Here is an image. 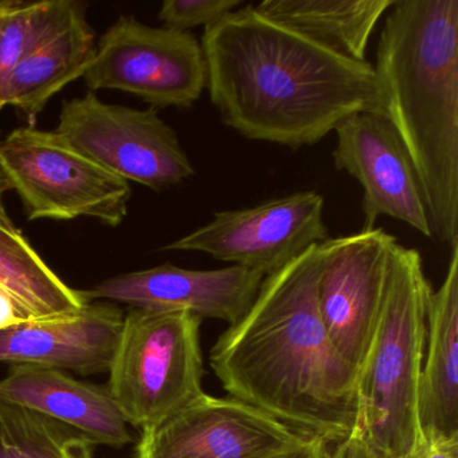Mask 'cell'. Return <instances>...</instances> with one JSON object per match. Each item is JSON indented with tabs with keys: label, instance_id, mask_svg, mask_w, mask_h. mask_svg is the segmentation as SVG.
<instances>
[{
	"label": "cell",
	"instance_id": "cell-22",
	"mask_svg": "<svg viewBox=\"0 0 458 458\" xmlns=\"http://www.w3.org/2000/svg\"><path fill=\"white\" fill-rule=\"evenodd\" d=\"M242 4L241 0H165L159 12L165 28L186 31L213 25Z\"/></svg>",
	"mask_w": 458,
	"mask_h": 458
},
{
	"label": "cell",
	"instance_id": "cell-6",
	"mask_svg": "<svg viewBox=\"0 0 458 458\" xmlns=\"http://www.w3.org/2000/svg\"><path fill=\"white\" fill-rule=\"evenodd\" d=\"M17 192L29 221L95 218L120 226L130 183L103 170L53 131L18 128L0 143V192Z\"/></svg>",
	"mask_w": 458,
	"mask_h": 458
},
{
	"label": "cell",
	"instance_id": "cell-19",
	"mask_svg": "<svg viewBox=\"0 0 458 458\" xmlns=\"http://www.w3.org/2000/svg\"><path fill=\"white\" fill-rule=\"evenodd\" d=\"M0 291L23 320L71 315L89 304L84 291L66 285L14 225L0 224Z\"/></svg>",
	"mask_w": 458,
	"mask_h": 458
},
{
	"label": "cell",
	"instance_id": "cell-10",
	"mask_svg": "<svg viewBox=\"0 0 458 458\" xmlns=\"http://www.w3.org/2000/svg\"><path fill=\"white\" fill-rule=\"evenodd\" d=\"M310 438L233 396L205 394L141 433L136 458H270Z\"/></svg>",
	"mask_w": 458,
	"mask_h": 458
},
{
	"label": "cell",
	"instance_id": "cell-16",
	"mask_svg": "<svg viewBox=\"0 0 458 458\" xmlns=\"http://www.w3.org/2000/svg\"><path fill=\"white\" fill-rule=\"evenodd\" d=\"M418 387V420L426 437L458 436V240L446 275L428 305V336Z\"/></svg>",
	"mask_w": 458,
	"mask_h": 458
},
{
	"label": "cell",
	"instance_id": "cell-7",
	"mask_svg": "<svg viewBox=\"0 0 458 458\" xmlns=\"http://www.w3.org/2000/svg\"><path fill=\"white\" fill-rule=\"evenodd\" d=\"M55 132L128 183L135 182L162 191L195 174L175 131L155 108L112 106L89 92L63 104Z\"/></svg>",
	"mask_w": 458,
	"mask_h": 458
},
{
	"label": "cell",
	"instance_id": "cell-3",
	"mask_svg": "<svg viewBox=\"0 0 458 458\" xmlns=\"http://www.w3.org/2000/svg\"><path fill=\"white\" fill-rule=\"evenodd\" d=\"M422 190L431 235L458 240V0H395L374 68Z\"/></svg>",
	"mask_w": 458,
	"mask_h": 458
},
{
	"label": "cell",
	"instance_id": "cell-2",
	"mask_svg": "<svg viewBox=\"0 0 458 458\" xmlns=\"http://www.w3.org/2000/svg\"><path fill=\"white\" fill-rule=\"evenodd\" d=\"M200 47L211 103L249 140L297 149L323 140L351 114L386 116L371 64L335 55L253 4L205 28Z\"/></svg>",
	"mask_w": 458,
	"mask_h": 458
},
{
	"label": "cell",
	"instance_id": "cell-18",
	"mask_svg": "<svg viewBox=\"0 0 458 458\" xmlns=\"http://www.w3.org/2000/svg\"><path fill=\"white\" fill-rule=\"evenodd\" d=\"M395 0H264L256 10L324 49L364 63L369 37Z\"/></svg>",
	"mask_w": 458,
	"mask_h": 458
},
{
	"label": "cell",
	"instance_id": "cell-4",
	"mask_svg": "<svg viewBox=\"0 0 458 458\" xmlns=\"http://www.w3.org/2000/svg\"><path fill=\"white\" fill-rule=\"evenodd\" d=\"M431 292L420 251L394 243L377 328L358 372L355 433L382 458L406 457L422 437L418 387Z\"/></svg>",
	"mask_w": 458,
	"mask_h": 458
},
{
	"label": "cell",
	"instance_id": "cell-17",
	"mask_svg": "<svg viewBox=\"0 0 458 458\" xmlns=\"http://www.w3.org/2000/svg\"><path fill=\"white\" fill-rule=\"evenodd\" d=\"M95 34L79 4L58 30L15 66L7 84L4 104L36 119L50 98L84 76L95 57Z\"/></svg>",
	"mask_w": 458,
	"mask_h": 458
},
{
	"label": "cell",
	"instance_id": "cell-20",
	"mask_svg": "<svg viewBox=\"0 0 458 458\" xmlns=\"http://www.w3.org/2000/svg\"><path fill=\"white\" fill-rule=\"evenodd\" d=\"M0 458H95L76 428L0 399Z\"/></svg>",
	"mask_w": 458,
	"mask_h": 458
},
{
	"label": "cell",
	"instance_id": "cell-14",
	"mask_svg": "<svg viewBox=\"0 0 458 458\" xmlns=\"http://www.w3.org/2000/svg\"><path fill=\"white\" fill-rule=\"evenodd\" d=\"M124 313L114 302H89L79 312L22 320L0 329V363L33 364L81 375L109 372Z\"/></svg>",
	"mask_w": 458,
	"mask_h": 458
},
{
	"label": "cell",
	"instance_id": "cell-15",
	"mask_svg": "<svg viewBox=\"0 0 458 458\" xmlns=\"http://www.w3.org/2000/svg\"><path fill=\"white\" fill-rule=\"evenodd\" d=\"M0 399L72 426L93 445L119 449L133 441L106 388L80 382L60 369L18 364L0 380Z\"/></svg>",
	"mask_w": 458,
	"mask_h": 458
},
{
	"label": "cell",
	"instance_id": "cell-12",
	"mask_svg": "<svg viewBox=\"0 0 458 458\" xmlns=\"http://www.w3.org/2000/svg\"><path fill=\"white\" fill-rule=\"evenodd\" d=\"M334 131L335 167L363 189V230L374 229L379 216H388L433 237L414 167L390 120L360 112L345 117Z\"/></svg>",
	"mask_w": 458,
	"mask_h": 458
},
{
	"label": "cell",
	"instance_id": "cell-13",
	"mask_svg": "<svg viewBox=\"0 0 458 458\" xmlns=\"http://www.w3.org/2000/svg\"><path fill=\"white\" fill-rule=\"evenodd\" d=\"M264 278L238 265L195 270L165 264L108 278L84 294L89 302L108 300L138 310H183L232 326L248 312Z\"/></svg>",
	"mask_w": 458,
	"mask_h": 458
},
{
	"label": "cell",
	"instance_id": "cell-24",
	"mask_svg": "<svg viewBox=\"0 0 458 458\" xmlns=\"http://www.w3.org/2000/svg\"><path fill=\"white\" fill-rule=\"evenodd\" d=\"M332 458H382L359 434L332 445Z\"/></svg>",
	"mask_w": 458,
	"mask_h": 458
},
{
	"label": "cell",
	"instance_id": "cell-8",
	"mask_svg": "<svg viewBox=\"0 0 458 458\" xmlns=\"http://www.w3.org/2000/svg\"><path fill=\"white\" fill-rule=\"evenodd\" d=\"M82 77L93 93L123 90L152 108L189 109L208 85V68L194 34L122 17L101 37Z\"/></svg>",
	"mask_w": 458,
	"mask_h": 458
},
{
	"label": "cell",
	"instance_id": "cell-9",
	"mask_svg": "<svg viewBox=\"0 0 458 458\" xmlns=\"http://www.w3.org/2000/svg\"><path fill=\"white\" fill-rule=\"evenodd\" d=\"M328 238L323 195L300 191L254 208L219 211L213 221L163 249L199 251L267 277Z\"/></svg>",
	"mask_w": 458,
	"mask_h": 458
},
{
	"label": "cell",
	"instance_id": "cell-5",
	"mask_svg": "<svg viewBox=\"0 0 458 458\" xmlns=\"http://www.w3.org/2000/svg\"><path fill=\"white\" fill-rule=\"evenodd\" d=\"M202 318L132 308L109 369V395L128 425L152 430L205 395Z\"/></svg>",
	"mask_w": 458,
	"mask_h": 458
},
{
	"label": "cell",
	"instance_id": "cell-25",
	"mask_svg": "<svg viewBox=\"0 0 458 458\" xmlns=\"http://www.w3.org/2000/svg\"><path fill=\"white\" fill-rule=\"evenodd\" d=\"M270 458H332V445L318 437H310L300 446Z\"/></svg>",
	"mask_w": 458,
	"mask_h": 458
},
{
	"label": "cell",
	"instance_id": "cell-28",
	"mask_svg": "<svg viewBox=\"0 0 458 458\" xmlns=\"http://www.w3.org/2000/svg\"><path fill=\"white\" fill-rule=\"evenodd\" d=\"M0 292H2V291H0ZM2 293H4V292H2Z\"/></svg>",
	"mask_w": 458,
	"mask_h": 458
},
{
	"label": "cell",
	"instance_id": "cell-26",
	"mask_svg": "<svg viewBox=\"0 0 458 458\" xmlns=\"http://www.w3.org/2000/svg\"><path fill=\"white\" fill-rule=\"evenodd\" d=\"M22 320L23 318H21L20 313L15 310L12 300L6 294L0 292V329L12 326V324L20 323Z\"/></svg>",
	"mask_w": 458,
	"mask_h": 458
},
{
	"label": "cell",
	"instance_id": "cell-1",
	"mask_svg": "<svg viewBox=\"0 0 458 458\" xmlns=\"http://www.w3.org/2000/svg\"><path fill=\"white\" fill-rule=\"evenodd\" d=\"M334 238L267 276L248 312L211 348L230 396L335 445L358 423V372L332 344L318 312L321 272Z\"/></svg>",
	"mask_w": 458,
	"mask_h": 458
},
{
	"label": "cell",
	"instance_id": "cell-27",
	"mask_svg": "<svg viewBox=\"0 0 458 458\" xmlns=\"http://www.w3.org/2000/svg\"><path fill=\"white\" fill-rule=\"evenodd\" d=\"M0 224L2 225H13L10 219L7 218L6 213H4V208L0 206Z\"/></svg>",
	"mask_w": 458,
	"mask_h": 458
},
{
	"label": "cell",
	"instance_id": "cell-21",
	"mask_svg": "<svg viewBox=\"0 0 458 458\" xmlns=\"http://www.w3.org/2000/svg\"><path fill=\"white\" fill-rule=\"evenodd\" d=\"M79 6L74 0H0V111L15 66L49 38Z\"/></svg>",
	"mask_w": 458,
	"mask_h": 458
},
{
	"label": "cell",
	"instance_id": "cell-23",
	"mask_svg": "<svg viewBox=\"0 0 458 458\" xmlns=\"http://www.w3.org/2000/svg\"><path fill=\"white\" fill-rule=\"evenodd\" d=\"M404 458H458V436H422Z\"/></svg>",
	"mask_w": 458,
	"mask_h": 458
},
{
	"label": "cell",
	"instance_id": "cell-11",
	"mask_svg": "<svg viewBox=\"0 0 458 458\" xmlns=\"http://www.w3.org/2000/svg\"><path fill=\"white\" fill-rule=\"evenodd\" d=\"M396 242L383 229L334 238L320 281L318 302L332 344L359 372L379 318L388 256Z\"/></svg>",
	"mask_w": 458,
	"mask_h": 458
}]
</instances>
